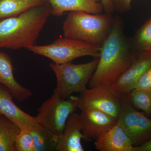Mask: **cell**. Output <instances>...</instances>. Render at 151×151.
I'll return each instance as SVG.
<instances>
[{
	"mask_svg": "<svg viewBox=\"0 0 151 151\" xmlns=\"http://www.w3.org/2000/svg\"><path fill=\"white\" fill-rule=\"evenodd\" d=\"M135 52L124 34L123 21L116 16L101 46L99 62L89 81V88H108L129 67Z\"/></svg>",
	"mask_w": 151,
	"mask_h": 151,
	"instance_id": "1",
	"label": "cell"
},
{
	"mask_svg": "<svg viewBox=\"0 0 151 151\" xmlns=\"http://www.w3.org/2000/svg\"><path fill=\"white\" fill-rule=\"evenodd\" d=\"M29 131L32 136L34 151H56L59 137L39 124Z\"/></svg>",
	"mask_w": 151,
	"mask_h": 151,
	"instance_id": "16",
	"label": "cell"
},
{
	"mask_svg": "<svg viewBox=\"0 0 151 151\" xmlns=\"http://www.w3.org/2000/svg\"><path fill=\"white\" fill-rule=\"evenodd\" d=\"M47 3V0H0V20L15 16L33 7Z\"/></svg>",
	"mask_w": 151,
	"mask_h": 151,
	"instance_id": "18",
	"label": "cell"
},
{
	"mask_svg": "<svg viewBox=\"0 0 151 151\" xmlns=\"http://www.w3.org/2000/svg\"><path fill=\"white\" fill-rule=\"evenodd\" d=\"M84 136L81 132L79 114L73 113L69 117L65 129L59 137L57 151H84L81 139Z\"/></svg>",
	"mask_w": 151,
	"mask_h": 151,
	"instance_id": "13",
	"label": "cell"
},
{
	"mask_svg": "<svg viewBox=\"0 0 151 151\" xmlns=\"http://www.w3.org/2000/svg\"><path fill=\"white\" fill-rule=\"evenodd\" d=\"M134 151H151V139L142 145L134 147Z\"/></svg>",
	"mask_w": 151,
	"mask_h": 151,
	"instance_id": "25",
	"label": "cell"
},
{
	"mask_svg": "<svg viewBox=\"0 0 151 151\" xmlns=\"http://www.w3.org/2000/svg\"><path fill=\"white\" fill-rule=\"evenodd\" d=\"M130 42L134 51L151 50V18L138 30Z\"/></svg>",
	"mask_w": 151,
	"mask_h": 151,
	"instance_id": "20",
	"label": "cell"
},
{
	"mask_svg": "<svg viewBox=\"0 0 151 151\" xmlns=\"http://www.w3.org/2000/svg\"><path fill=\"white\" fill-rule=\"evenodd\" d=\"M50 14L47 3L0 20V48L28 49L35 45Z\"/></svg>",
	"mask_w": 151,
	"mask_h": 151,
	"instance_id": "2",
	"label": "cell"
},
{
	"mask_svg": "<svg viewBox=\"0 0 151 151\" xmlns=\"http://www.w3.org/2000/svg\"><path fill=\"white\" fill-rule=\"evenodd\" d=\"M99 58L82 64L71 62L63 64L50 63V66L55 74L57 86L54 91L59 97L65 99L74 93H82L87 89L93 73L96 70Z\"/></svg>",
	"mask_w": 151,
	"mask_h": 151,
	"instance_id": "4",
	"label": "cell"
},
{
	"mask_svg": "<svg viewBox=\"0 0 151 151\" xmlns=\"http://www.w3.org/2000/svg\"><path fill=\"white\" fill-rule=\"evenodd\" d=\"M132 106L151 119V88L132 89L127 97Z\"/></svg>",
	"mask_w": 151,
	"mask_h": 151,
	"instance_id": "19",
	"label": "cell"
},
{
	"mask_svg": "<svg viewBox=\"0 0 151 151\" xmlns=\"http://www.w3.org/2000/svg\"><path fill=\"white\" fill-rule=\"evenodd\" d=\"M21 129L0 114V151H17L16 140Z\"/></svg>",
	"mask_w": 151,
	"mask_h": 151,
	"instance_id": "17",
	"label": "cell"
},
{
	"mask_svg": "<svg viewBox=\"0 0 151 151\" xmlns=\"http://www.w3.org/2000/svg\"><path fill=\"white\" fill-rule=\"evenodd\" d=\"M101 49L100 45L65 37L46 45H35L28 50L35 54L47 58L55 64H60L71 62L82 56L100 58Z\"/></svg>",
	"mask_w": 151,
	"mask_h": 151,
	"instance_id": "5",
	"label": "cell"
},
{
	"mask_svg": "<svg viewBox=\"0 0 151 151\" xmlns=\"http://www.w3.org/2000/svg\"><path fill=\"white\" fill-rule=\"evenodd\" d=\"M114 19L111 14L70 12L63 23V34L65 37L101 46L110 32Z\"/></svg>",
	"mask_w": 151,
	"mask_h": 151,
	"instance_id": "3",
	"label": "cell"
},
{
	"mask_svg": "<svg viewBox=\"0 0 151 151\" xmlns=\"http://www.w3.org/2000/svg\"><path fill=\"white\" fill-rule=\"evenodd\" d=\"M100 151H134V147L123 129L118 124L94 141Z\"/></svg>",
	"mask_w": 151,
	"mask_h": 151,
	"instance_id": "14",
	"label": "cell"
},
{
	"mask_svg": "<svg viewBox=\"0 0 151 151\" xmlns=\"http://www.w3.org/2000/svg\"><path fill=\"white\" fill-rule=\"evenodd\" d=\"M101 2L103 4L105 13L113 14L115 10L112 0H101Z\"/></svg>",
	"mask_w": 151,
	"mask_h": 151,
	"instance_id": "24",
	"label": "cell"
},
{
	"mask_svg": "<svg viewBox=\"0 0 151 151\" xmlns=\"http://www.w3.org/2000/svg\"><path fill=\"white\" fill-rule=\"evenodd\" d=\"M51 9V14L60 16L67 12L81 11L98 14L104 7L100 0H47Z\"/></svg>",
	"mask_w": 151,
	"mask_h": 151,
	"instance_id": "15",
	"label": "cell"
},
{
	"mask_svg": "<svg viewBox=\"0 0 151 151\" xmlns=\"http://www.w3.org/2000/svg\"><path fill=\"white\" fill-rule=\"evenodd\" d=\"M151 67V50L135 51L129 67L108 89L119 98H126L140 77Z\"/></svg>",
	"mask_w": 151,
	"mask_h": 151,
	"instance_id": "9",
	"label": "cell"
},
{
	"mask_svg": "<svg viewBox=\"0 0 151 151\" xmlns=\"http://www.w3.org/2000/svg\"><path fill=\"white\" fill-rule=\"evenodd\" d=\"M78 108L98 110L118 119L122 99L110 92L108 88L97 86L86 89L76 98Z\"/></svg>",
	"mask_w": 151,
	"mask_h": 151,
	"instance_id": "8",
	"label": "cell"
},
{
	"mask_svg": "<svg viewBox=\"0 0 151 151\" xmlns=\"http://www.w3.org/2000/svg\"><path fill=\"white\" fill-rule=\"evenodd\" d=\"M81 132L87 142L96 140L117 124L118 119L93 109L82 110L79 114Z\"/></svg>",
	"mask_w": 151,
	"mask_h": 151,
	"instance_id": "10",
	"label": "cell"
},
{
	"mask_svg": "<svg viewBox=\"0 0 151 151\" xmlns=\"http://www.w3.org/2000/svg\"><path fill=\"white\" fill-rule=\"evenodd\" d=\"M76 98L70 96L62 99L54 91L51 97L38 108L36 116L38 123L60 137L65 129L68 119L78 109Z\"/></svg>",
	"mask_w": 151,
	"mask_h": 151,
	"instance_id": "6",
	"label": "cell"
},
{
	"mask_svg": "<svg viewBox=\"0 0 151 151\" xmlns=\"http://www.w3.org/2000/svg\"><path fill=\"white\" fill-rule=\"evenodd\" d=\"M10 90L0 83V114L10 119L22 130H29L39 123L36 117L29 115L19 108L14 102Z\"/></svg>",
	"mask_w": 151,
	"mask_h": 151,
	"instance_id": "11",
	"label": "cell"
},
{
	"mask_svg": "<svg viewBox=\"0 0 151 151\" xmlns=\"http://www.w3.org/2000/svg\"><path fill=\"white\" fill-rule=\"evenodd\" d=\"M14 67L10 57L0 51V83L6 86L14 98L22 102L33 96L32 92L22 86L15 78Z\"/></svg>",
	"mask_w": 151,
	"mask_h": 151,
	"instance_id": "12",
	"label": "cell"
},
{
	"mask_svg": "<svg viewBox=\"0 0 151 151\" xmlns=\"http://www.w3.org/2000/svg\"><path fill=\"white\" fill-rule=\"evenodd\" d=\"M17 151H34L32 136L29 130H22L16 140Z\"/></svg>",
	"mask_w": 151,
	"mask_h": 151,
	"instance_id": "21",
	"label": "cell"
},
{
	"mask_svg": "<svg viewBox=\"0 0 151 151\" xmlns=\"http://www.w3.org/2000/svg\"><path fill=\"white\" fill-rule=\"evenodd\" d=\"M114 10L117 12L123 13L129 12L132 9V0H112Z\"/></svg>",
	"mask_w": 151,
	"mask_h": 151,
	"instance_id": "23",
	"label": "cell"
},
{
	"mask_svg": "<svg viewBox=\"0 0 151 151\" xmlns=\"http://www.w3.org/2000/svg\"><path fill=\"white\" fill-rule=\"evenodd\" d=\"M117 124L129 138L134 147L151 139V119L132 106L127 98L122 99Z\"/></svg>",
	"mask_w": 151,
	"mask_h": 151,
	"instance_id": "7",
	"label": "cell"
},
{
	"mask_svg": "<svg viewBox=\"0 0 151 151\" xmlns=\"http://www.w3.org/2000/svg\"><path fill=\"white\" fill-rule=\"evenodd\" d=\"M134 88L149 89L151 88V67L140 77L135 84Z\"/></svg>",
	"mask_w": 151,
	"mask_h": 151,
	"instance_id": "22",
	"label": "cell"
}]
</instances>
